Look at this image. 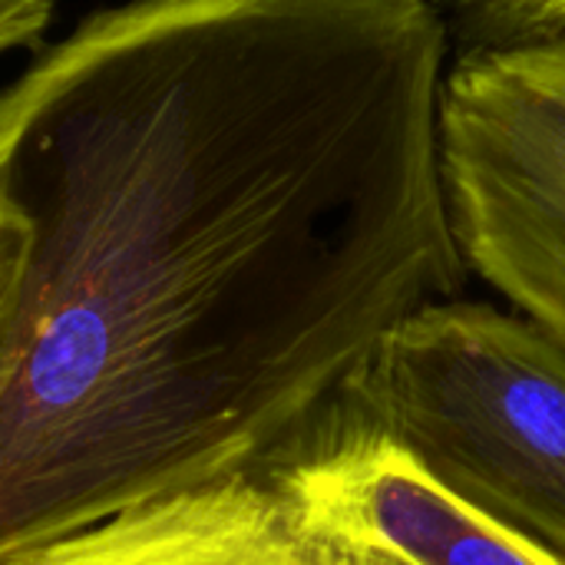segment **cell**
<instances>
[{
  "mask_svg": "<svg viewBox=\"0 0 565 565\" xmlns=\"http://www.w3.org/2000/svg\"><path fill=\"white\" fill-rule=\"evenodd\" d=\"M0 565H324L268 480L139 503Z\"/></svg>",
  "mask_w": 565,
  "mask_h": 565,
  "instance_id": "5b68a950",
  "label": "cell"
},
{
  "mask_svg": "<svg viewBox=\"0 0 565 565\" xmlns=\"http://www.w3.org/2000/svg\"><path fill=\"white\" fill-rule=\"evenodd\" d=\"M440 159L467 268L565 348V33L457 50Z\"/></svg>",
  "mask_w": 565,
  "mask_h": 565,
  "instance_id": "3957f363",
  "label": "cell"
},
{
  "mask_svg": "<svg viewBox=\"0 0 565 565\" xmlns=\"http://www.w3.org/2000/svg\"><path fill=\"white\" fill-rule=\"evenodd\" d=\"M20 262H23V225L13 215V209L0 199V318L10 305Z\"/></svg>",
  "mask_w": 565,
  "mask_h": 565,
  "instance_id": "ba28073f",
  "label": "cell"
},
{
  "mask_svg": "<svg viewBox=\"0 0 565 565\" xmlns=\"http://www.w3.org/2000/svg\"><path fill=\"white\" fill-rule=\"evenodd\" d=\"M53 13V0H0V53L36 40Z\"/></svg>",
  "mask_w": 565,
  "mask_h": 565,
  "instance_id": "52a82bcc",
  "label": "cell"
},
{
  "mask_svg": "<svg viewBox=\"0 0 565 565\" xmlns=\"http://www.w3.org/2000/svg\"><path fill=\"white\" fill-rule=\"evenodd\" d=\"M454 43L497 46L565 33V0H430Z\"/></svg>",
  "mask_w": 565,
  "mask_h": 565,
  "instance_id": "8992f818",
  "label": "cell"
},
{
  "mask_svg": "<svg viewBox=\"0 0 565 565\" xmlns=\"http://www.w3.org/2000/svg\"><path fill=\"white\" fill-rule=\"evenodd\" d=\"M331 420L565 565V348L523 315L434 301L391 328Z\"/></svg>",
  "mask_w": 565,
  "mask_h": 565,
  "instance_id": "7a4b0ae2",
  "label": "cell"
},
{
  "mask_svg": "<svg viewBox=\"0 0 565 565\" xmlns=\"http://www.w3.org/2000/svg\"><path fill=\"white\" fill-rule=\"evenodd\" d=\"M430 0H136L0 89V563L268 480L460 298Z\"/></svg>",
  "mask_w": 565,
  "mask_h": 565,
  "instance_id": "6da1fadb",
  "label": "cell"
},
{
  "mask_svg": "<svg viewBox=\"0 0 565 565\" xmlns=\"http://www.w3.org/2000/svg\"><path fill=\"white\" fill-rule=\"evenodd\" d=\"M311 550L321 556L324 565H411L404 563L401 556L387 553V550H377V546H351V543H341V546H311Z\"/></svg>",
  "mask_w": 565,
  "mask_h": 565,
  "instance_id": "9c48e42d",
  "label": "cell"
},
{
  "mask_svg": "<svg viewBox=\"0 0 565 565\" xmlns=\"http://www.w3.org/2000/svg\"><path fill=\"white\" fill-rule=\"evenodd\" d=\"M268 483L311 546H377L411 565H559L450 497L394 444L341 420Z\"/></svg>",
  "mask_w": 565,
  "mask_h": 565,
  "instance_id": "277c9868",
  "label": "cell"
}]
</instances>
